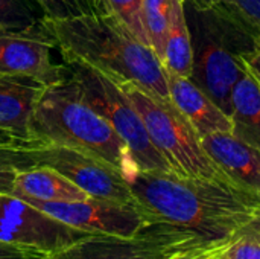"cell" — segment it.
Wrapping results in <instances>:
<instances>
[{
    "instance_id": "cell-1",
    "label": "cell",
    "mask_w": 260,
    "mask_h": 259,
    "mask_svg": "<svg viewBox=\"0 0 260 259\" xmlns=\"http://www.w3.org/2000/svg\"><path fill=\"white\" fill-rule=\"evenodd\" d=\"M128 183L136 205L151 220L190 231L210 243L232 240L260 211V197L222 182L137 171Z\"/></svg>"
},
{
    "instance_id": "cell-2",
    "label": "cell",
    "mask_w": 260,
    "mask_h": 259,
    "mask_svg": "<svg viewBox=\"0 0 260 259\" xmlns=\"http://www.w3.org/2000/svg\"><path fill=\"white\" fill-rule=\"evenodd\" d=\"M38 29L61 52L64 63H82L108 78L171 99L160 58L117 18L96 12L69 18L41 17Z\"/></svg>"
},
{
    "instance_id": "cell-3",
    "label": "cell",
    "mask_w": 260,
    "mask_h": 259,
    "mask_svg": "<svg viewBox=\"0 0 260 259\" xmlns=\"http://www.w3.org/2000/svg\"><path fill=\"white\" fill-rule=\"evenodd\" d=\"M30 130L37 145H59L96 157L119 169L126 180L139 171L125 142L107 119L85 102L69 76L43 89Z\"/></svg>"
},
{
    "instance_id": "cell-4",
    "label": "cell",
    "mask_w": 260,
    "mask_h": 259,
    "mask_svg": "<svg viewBox=\"0 0 260 259\" xmlns=\"http://www.w3.org/2000/svg\"><path fill=\"white\" fill-rule=\"evenodd\" d=\"M113 81L134 105L152 143L171 165L174 172L184 177L233 185L209 157L201 145V137L171 99L157 98L133 82Z\"/></svg>"
},
{
    "instance_id": "cell-5",
    "label": "cell",
    "mask_w": 260,
    "mask_h": 259,
    "mask_svg": "<svg viewBox=\"0 0 260 259\" xmlns=\"http://www.w3.org/2000/svg\"><path fill=\"white\" fill-rule=\"evenodd\" d=\"M64 66L85 102L105 118L125 142L139 171L174 172L152 143L140 114L111 78L82 63H64Z\"/></svg>"
},
{
    "instance_id": "cell-6",
    "label": "cell",
    "mask_w": 260,
    "mask_h": 259,
    "mask_svg": "<svg viewBox=\"0 0 260 259\" xmlns=\"http://www.w3.org/2000/svg\"><path fill=\"white\" fill-rule=\"evenodd\" d=\"M213 244L197 234L165 223H154L136 237L91 235L50 255V259H172Z\"/></svg>"
},
{
    "instance_id": "cell-7",
    "label": "cell",
    "mask_w": 260,
    "mask_h": 259,
    "mask_svg": "<svg viewBox=\"0 0 260 259\" xmlns=\"http://www.w3.org/2000/svg\"><path fill=\"white\" fill-rule=\"evenodd\" d=\"M20 198V197H18ZM64 224L102 237H136L155 221L137 205L88 197L81 202L49 203L21 198Z\"/></svg>"
},
{
    "instance_id": "cell-8",
    "label": "cell",
    "mask_w": 260,
    "mask_h": 259,
    "mask_svg": "<svg viewBox=\"0 0 260 259\" xmlns=\"http://www.w3.org/2000/svg\"><path fill=\"white\" fill-rule=\"evenodd\" d=\"M91 237L52 218L27 202L0 194V241L53 255Z\"/></svg>"
},
{
    "instance_id": "cell-9",
    "label": "cell",
    "mask_w": 260,
    "mask_h": 259,
    "mask_svg": "<svg viewBox=\"0 0 260 259\" xmlns=\"http://www.w3.org/2000/svg\"><path fill=\"white\" fill-rule=\"evenodd\" d=\"M29 150L37 165L56 169L88 197L136 205L128 180L114 166L59 145L40 143Z\"/></svg>"
},
{
    "instance_id": "cell-10",
    "label": "cell",
    "mask_w": 260,
    "mask_h": 259,
    "mask_svg": "<svg viewBox=\"0 0 260 259\" xmlns=\"http://www.w3.org/2000/svg\"><path fill=\"white\" fill-rule=\"evenodd\" d=\"M53 43L40 32L0 31V76L30 79L44 87L62 82L69 73L52 58Z\"/></svg>"
},
{
    "instance_id": "cell-11",
    "label": "cell",
    "mask_w": 260,
    "mask_h": 259,
    "mask_svg": "<svg viewBox=\"0 0 260 259\" xmlns=\"http://www.w3.org/2000/svg\"><path fill=\"white\" fill-rule=\"evenodd\" d=\"M244 72V61L224 44L207 40L201 47L200 60H195L192 79L225 113H232V93Z\"/></svg>"
},
{
    "instance_id": "cell-12",
    "label": "cell",
    "mask_w": 260,
    "mask_h": 259,
    "mask_svg": "<svg viewBox=\"0 0 260 259\" xmlns=\"http://www.w3.org/2000/svg\"><path fill=\"white\" fill-rule=\"evenodd\" d=\"M201 145L239 189L260 197V150L238 139L233 133H215L201 139Z\"/></svg>"
},
{
    "instance_id": "cell-13",
    "label": "cell",
    "mask_w": 260,
    "mask_h": 259,
    "mask_svg": "<svg viewBox=\"0 0 260 259\" xmlns=\"http://www.w3.org/2000/svg\"><path fill=\"white\" fill-rule=\"evenodd\" d=\"M165 72L171 101L201 139L215 133L233 131L230 116L225 114L192 78L180 76L168 70Z\"/></svg>"
},
{
    "instance_id": "cell-14",
    "label": "cell",
    "mask_w": 260,
    "mask_h": 259,
    "mask_svg": "<svg viewBox=\"0 0 260 259\" xmlns=\"http://www.w3.org/2000/svg\"><path fill=\"white\" fill-rule=\"evenodd\" d=\"M44 85L24 78L0 76V130L35 147L30 130L32 114Z\"/></svg>"
},
{
    "instance_id": "cell-15",
    "label": "cell",
    "mask_w": 260,
    "mask_h": 259,
    "mask_svg": "<svg viewBox=\"0 0 260 259\" xmlns=\"http://www.w3.org/2000/svg\"><path fill=\"white\" fill-rule=\"evenodd\" d=\"M12 195L49 203H70L88 198V195L67 177L44 165L17 171Z\"/></svg>"
},
{
    "instance_id": "cell-16",
    "label": "cell",
    "mask_w": 260,
    "mask_h": 259,
    "mask_svg": "<svg viewBox=\"0 0 260 259\" xmlns=\"http://www.w3.org/2000/svg\"><path fill=\"white\" fill-rule=\"evenodd\" d=\"M233 134L260 150V82L244 63V72L232 93Z\"/></svg>"
},
{
    "instance_id": "cell-17",
    "label": "cell",
    "mask_w": 260,
    "mask_h": 259,
    "mask_svg": "<svg viewBox=\"0 0 260 259\" xmlns=\"http://www.w3.org/2000/svg\"><path fill=\"white\" fill-rule=\"evenodd\" d=\"M161 64L171 73L186 78H192L193 75L195 50L186 20L184 0H172Z\"/></svg>"
},
{
    "instance_id": "cell-18",
    "label": "cell",
    "mask_w": 260,
    "mask_h": 259,
    "mask_svg": "<svg viewBox=\"0 0 260 259\" xmlns=\"http://www.w3.org/2000/svg\"><path fill=\"white\" fill-rule=\"evenodd\" d=\"M207 11H213L244 34L260 41V0H198Z\"/></svg>"
},
{
    "instance_id": "cell-19",
    "label": "cell",
    "mask_w": 260,
    "mask_h": 259,
    "mask_svg": "<svg viewBox=\"0 0 260 259\" xmlns=\"http://www.w3.org/2000/svg\"><path fill=\"white\" fill-rule=\"evenodd\" d=\"M93 11L111 15L125 24L140 41L149 46L143 24V0H90Z\"/></svg>"
},
{
    "instance_id": "cell-20",
    "label": "cell",
    "mask_w": 260,
    "mask_h": 259,
    "mask_svg": "<svg viewBox=\"0 0 260 259\" xmlns=\"http://www.w3.org/2000/svg\"><path fill=\"white\" fill-rule=\"evenodd\" d=\"M172 0H143V24L149 46L163 60Z\"/></svg>"
},
{
    "instance_id": "cell-21",
    "label": "cell",
    "mask_w": 260,
    "mask_h": 259,
    "mask_svg": "<svg viewBox=\"0 0 260 259\" xmlns=\"http://www.w3.org/2000/svg\"><path fill=\"white\" fill-rule=\"evenodd\" d=\"M38 21L27 0H0V31H32Z\"/></svg>"
},
{
    "instance_id": "cell-22",
    "label": "cell",
    "mask_w": 260,
    "mask_h": 259,
    "mask_svg": "<svg viewBox=\"0 0 260 259\" xmlns=\"http://www.w3.org/2000/svg\"><path fill=\"white\" fill-rule=\"evenodd\" d=\"M221 259H260V238L241 231L229 240L219 253Z\"/></svg>"
},
{
    "instance_id": "cell-23",
    "label": "cell",
    "mask_w": 260,
    "mask_h": 259,
    "mask_svg": "<svg viewBox=\"0 0 260 259\" xmlns=\"http://www.w3.org/2000/svg\"><path fill=\"white\" fill-rule=\"evenodd\" d=\"M47 18H69L82 14H93L90 0H34Z\"/></svg>"
},
{
    "instance_id": "cell-24",
    "label": "cell",
    "mask_w": 260,
    "mask_h": 259,
    "mask_svg": "<svg viewBox=\"0 0 260 259\" xmlns=\"http://www.w3.org/2000/svg\"><path fill=\"white\" fill-rule=\"evenodd\" d=\"M37 166V162L29 148L0 147V169H27Z\"/></svg>"
},
{
    "instance_id": "cell-25",
    "label": "cell",
    "mask_w": 260,
    "mask_h": 259,
    "mask_svg": "<svg viewBox=\"0 0 260 259\" xmlns=\"http://www.w3.org/2000/svg\"><path fill=\"white\" fill-rule=\"evenodd\" d=\"M0 259H50V255L41 250L6 244L0 241Z\"/></svg>"
},
{
    "instance_id": "cell-26",
    "label": "cell",
    "mask_w": 260,
    "mask_h": 259,
    "mask_svg": "<svg viewBox=\"0 0 260 259\" xmlns=\"http://www.w3.org/2000/svg\"><path fill=\"white\" fill-rule=\"evenodd\" d=\"M227 241L207 244V246L189 250V252H186L183 255H178V256H175V258L172 259H221L219 258V253H221V249H222V246Z\"/></svg>"
},
{
    "instance_id": "cell-27",
    "label": "cell",
    "mask_w": 260,
    "mask_h": 259,
    "mask_svg": "<svg viewBox=\"0 0 260 259\" xmlns=\"http://www.w3.org/2000/svg\"><path fill=\"white\" fill-rule=\"evenodd\" d=\"M245 66L250 69V72L259 79L260 82V41L254 43L247 52L239 53Z\"/></svg>"
},
{
    "instance_id": "cell-28",
    "label": "cell",
    "mask_w": 260,
    "mask_h": 259,
    "mask_svg": "<svg viewBox=\"0 0 260 259\" xmlns=\"http://www.w3.org/2000/svg\"><path fill=\"white\" fill-rule=\"evenodd\" d=\"M17 169H0V194H12Z\"/></svg>"
},
{
    "instance_id": "cell-29",
    "label": "cell",
    "mask_w": 260,
    "mask_h": 259,
    "mask_svg": "<svg viewBox=\"0 0 260 259\" xmlns=\"http://www.w3.org/2000/svg\"><path fill=\"white\" fill-rule=\"evenodd\" d=\"M0 147H17V148H29L23 140L17 139L15 136L0 130Z\"/></svg>"
},
{
    "instance_id": "cell-30",
    "label": "cell",
    "mask_w": 260,
    "mask_h": 259,
    "mask_svg": "<svg viewBox=\"0 0 260 259\" xmlns=\"http://www.w3.org/2000/svg\"><path fill=\"white\" fill-rule=\"evenodd\" d=\"M244 232H247V234H251V235H254V237H259L260 238V211L256 214V217L242 229Z\"/></svg>"
},
{
    "instance_id": "cell-31",
    "label": "cell",
    "mask_w": 260,
    "mask_h": 259,
    "mask_svg": "<svg viewBox=\"0 0 260 259\" xmlns=\"http://www.w3.org/2000/svg\"><path fill=\"white\" fill-rule=\"evenodd\" d=\"M27 2H29V3H30V2H32V3H35V2H34V0H27Z\"/></svg>"
}]
</instances>
